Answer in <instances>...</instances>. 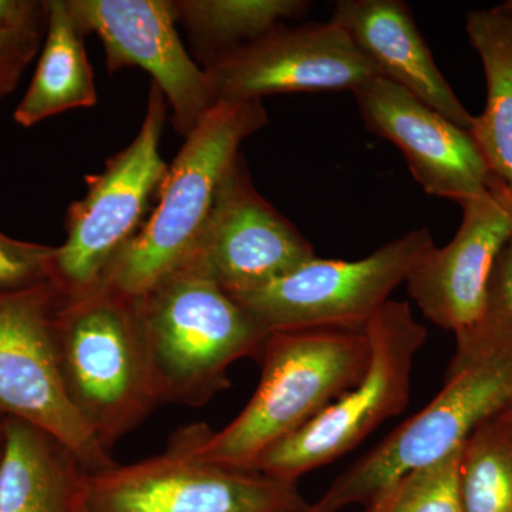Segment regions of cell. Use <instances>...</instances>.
<instances>
[{"label": "cell", "instance_id": "603a6c76", "mask_svg": "<svg viewBox=\"0 0 512 512\" xmlns=\"http://www.w3.org/2000/svg\"><path fill=\"white\" fill-rule=\"evenodd\" d=\"M49 22V0H0V53L33 62Z\"/></svg>", "mask_w": 512, "mask_h": 512}, {"label": "cell", "instance_id": "4316f807", "mask_svg": "<svg viewBox=\"0 0 512 512\" xmlns=\"http://www.w3.org/2000/svg\"><path fill=\"white\" fill-rule=\"evenodd\" d=\"M497 8L505 13L508 18L512 19V0H508V2L503 3V5H498Z\"/></svg>", "mask_w": 512, "mask_h": 512}, {"label": "cell", "instance_id": "4fadbf2b", "mask_svg": "<svg viewBox=\"0 0 512 512\" xmlns=\"http://www.w3.org/2000/svg\"><path fill=\"white\" fill-rule=\"evenodd\" d=\"M315 256L311 242L255 190L239 156L185 265L210 276L229 295H238L295 271Z\"/></svg>", "mask_w": 512, "mask_h": 512}, {"label": "cell", "instance_id": "30bf717a", "mask_svg": "<svg viewBox=\"0 0 512 512\" xmlns=\"http://www.w3.org/2000/svg\"><path fill=\"white\" fill-rule=\"evenodd\" d=\"M62 292L52 282L0 293V414L53 434L89 473L116 466L67 397L55 319Z\"/></svg>", "mask_w": 512, "mask_h": 512}, {"label": "cell", "instance_id": "e0dca14e", "mask_svg": "<svg viewBox=\"0 0 512 512\" xmlns=\"http://www.w3.org/2000/svg\"><path fill=\"white\" fill-rule=\"evenodd\" d=\"M89 471L53 434L5 417L0 512H83Z\"/></svg>", "mask_w": 512, "mask_h": 512}, {"label": "cell", "instance_id": "44dd1931", "mask_svg": "<svg viewBox=\"0 0 512 512\" xmlns=\"http://www.w3.org/2000/svg\"><path fill=\"white\" fill-rule=\"evenodd\" d=\"M466 512H512V423L485 421L464 444L460 464Z\"/></svg>", "mask_w": 512, "mask_h": 512}, {"label": "cell", "instance_id": "7c38bea8", "mask_svg": "<svg viewBox=\"0 0 512 512\" xmlns=\"http://www.w3.org/2000/svg\"><path fill=\"white\" fill-rule=\"evenodd\" d=\"M84 33H96L110 74L146 70L171 107L175 131L187 137L217 104L204 67L177 32L173 0H67Z\"/></svg>", "mask_w": 512, "mask_h": 512}, {"label": "cell", "instance_id": "52a82bcc", "mask_svg": "<svg viewBox=\"0 0 512 512\" xmlns=\"http://www.w3.org/2000/svg\"><path fill=\"white\" fill-rule=\"evenodd\" d=\"M369 367L362 382L329 404L315 419L256 460L252 470L298 483L359 446L392 417L406 410L413 366L427 339L407 302L387 301L366 325Z\"/></svg>", "mask_w": 512, "mask_h": 512}, {"label": "cell", "instance_id": "6da1fadb", "mask_svg": "<svg viewBox=\"0 0 512 512\" xmlns=\"http://www.w3.org/2000/svg\"><path fill=\"white\" fill-rule=\"evenodd\" d=\"M370 355L366 326L269 333L254 396L220 431L194 424L195 453L210 463L252 470L269 447L362 382Z\"/></svg>", "mask_w": 512, "mask_h": 512}, {"label": "cell", "instance_id": "ac0fdd59", "mask_svg": "<svg viewBox=\"0 0 512 512\" xmlns=\"http://www.w3.org/2000/svg\"><path fill=\"white\" fill-rule=\"evenodd\" d=\"M86 33L67 0H49V22L32 82L13 120L30 128L66 111L96 106L97 90L87 57Z\"/></svg>", "mask_w": 512, "mask_h": 512}, {"label": "cell", "instance_id": "484cf974", "mask_svg": "<svg viewBox=\"0 0 512 512\" xmlns=\"http://www.w3.org/2000/svg\"><path fill=\"white\" fill-rule=\"evenodd\" d=\"M30 63L29 60L0 53V101L15 92Z\"/></svg>", "mask_w": 512, "mask_h": 512}, {"label": "cell", "instance_id": "83f0119b", "mask_svg": "<svg viewBox=\"0 0 512 512\" xmlns=\"http://www.w3.org/2000/svg\"><path fill=\"white\" fill-rule=\"evenodd\" d=\"M3 424H5V416L0 414V456H2V448H3Z\"/></svg>", "mask_w": 512, "mask_h": 512}, {"label": "cell", "instance_id": "cb8c5ba5", "mask_svg": "<svg viewBox=\"0 0 512 512\" xmlns=\"http://www.w3.org/2000/svg\"><path fill=\"white\" fill-rule=\"evenodd\" d=\"M55 247L16 239L0 229V293L49 281Z\"/></svg>", "mask_w": 512, "mask_h": 512}, {"label": "cell", "instance_id": "8992f818", "mask_svg": "<svg viewBox=\"0 0 512 512\" xmlns=\"http://www.w3.org/2000/svg\"><path fill=\"white\" fill-rule=\"evenodd\" d=\"M167 113L163 92L151 83L136 138L101 173L86 175V195L67 208L66 239L55 247L49 269V282L63 295L103 284L114 259L146 222L170 167L160 153Z\"/></svg>", "mask_w": 512, "mask_h": 512}, {"label": "cell", "instance_id": "f1b7e54d", "mask_svg": "<svg viewBox=\"0 0 512 512\" xmlns=\"http://www.w3.org/2000/svg\"><path fill=\"white\" fill-rule=\"evenodd\" d=\"M503 416L505 417V419L510 420L512 423V406L510 407V409L507 410V412L503 413Z\"/></svg>", "mask_w": 512, "mask_h": 512}, {"label": "cell", "instance_id": "8fae6325", "mask_svg": "<svg viewBox=\"0 0 512 512\" xmlns=\"http://www.w3.org/2000/svg\"><path fill=\"white\" fill-rule=\"evenodd\" d=\"M217 103L262 101L281 93L353 90L380 76L348 33L332 20L279 25L205 64Z\"/></svg>", "mask_w": 512, "mask_h": 512}, {"label": "cell", "instance_id": "7402d4cb", "mask_svg": "<svg viewBox=\"0 0 512 512\" xmlns=\"http://www.w3.org/2000/svg\"><path fill=\"white\" fill-rule=\"evenodd\" d=\"M461 454L463 447L397 478L365 505V512H466L461 497Z\"/></svg>", "mask_w": 512, "mask_h": 512}, {"label": "cell", "instance_id": "d4e9b609", "mask_svg": "<svg viewBox=\"0 0 512 512\" xmlns=\"http://www.w3.org/2000/svg\"><path fill=\"white\" fill-rule=\"evenodd\" d=\"M507 197L512 210L508 192ZM476 328L491 338L512 343V237L495 262L488 286L487 311Z\"/></svg>", "mask_w": 512, "mask_h": 512}, {"label": "cell", "instance_id": "2e32d148", "mask_svg": "<svg viewBox=\"0 0 512 512\" xmlns=\"http://www.w3.org/2000/svg\"><path fill=\"white\" fill-rule=\"evenodd\" d=\"M330 20L348 33L380 77L470 131L474 116L468 113L444 79L406 3L340 0Z\"/></svg>", "mask_w": 512, "mask_h": 512}, {"label": "cell", "instance_id": "9a60e30c", "mask_svg": "<svg viewBox=\"0 0 512 512\" xmlns=\"http://www.w3.org/2000/svg\"><path fill=\"white\" fill-rule=\"evenodd\" d=\"M352 93L367 130L402 151L427 194L463 204L490 192L493 174L467 130L384 77Z\"/></svg>", "mask_w": 512, "mask_h": 512}, {"label": "cell", "instance_id": "ba28073f", "mask_svg": "<svg viewBox=\"0 0 512 512\" xmlns=\"http://www.w3.org/2000/svg\"><path fill=\"white\" fill-rule=\"evenodd\" d=\"M298 483L210 463L183 427L167 450L137 463L89 473L83 512H303Z\"/></svg>", "mask_w": 512, "mask_h": 512}, {"label": "cell", "instance_id": "d6986e66", "mask_svg": "<svg viewBox=\"0 0 512 512\" xmlns=\"http://www.w3.org/2000/svg\"><path fill=\"white\" fill-rule=\"evenodd\" d=\"M466 29L487 80V104L468 133L512 197V19L497 6L473 10Z\"/></svg>", "mask_w": 512, "mask_h": 512}, {"label": "cell", "instance_id": "9c48e42d", "mask_svg": "<svg viewBox=\"0 0 512 512\" xmlns=\"http://www.w3.org/2000/svg\"><path fill=\"white\" fill-rule=\"evenodd\" d=\"M431 245L426 228L413 229L359 261L315 256L261 288L231 296L269 332L362 329Z\"/></svg>", "mask_w": 512, "mask_h": 512}, {"label": "cell", "instance_id": "5b68a950", "mask_svg": "<svg viewBox=\"0 0 512 512\" xmlns=\"http://www.w3.org/2000/svg\"><path fill=\"white\" fill-rule=\"evenodd\" d=\"M511 406L512 346L454 356L437 396L340 474L309 512L369 504L397 478L460 450Z\"/></svg>", "mask_w": 512, "mask_h": 512}, {"label": "cell", "instance_id": "277c9868", "mask_svg": "<svg viewBox=\"0 0 512 512\" xmlns=\"http://www.w3.org/2000/svg\"><path fill=\"white\" fill-rule=\"evenodd\" d=\"M268 123L262 101L220 103L185 137L136 237L110 265L103 284L136 299L183 268L197 247L242 143Z\"/></svg>", "mask_w": 512, "mask_h": 512}, {"label": "cell", "instance_id": "ffe728a7", "mask_svg": "<svg viewBox=\"0 0 512 512\" xmlns=\"http://www.w3.org/2000/svg\"><path fill=\"white\" fill-rule=\"evenodd\" d=\"M195 55L205 64L249 45L285 20L302 16L305 0H173Z\"/></svg>", "mask_w": 512, "mask_h": 512}, {"label": "cell", "instance_id": "f546056e", "mask_svg": "<svg viewBox=\"0 0 512 512\" xmlns=\"http://www.w3.org/2000/svg\"><path fill=\"white\" fill-rule=\"evenodd\" d=\"M303 512H309V508H308V510H306V511H303Z\"/></svg>", "mask_w": 512, "mask_h": 512}, {"label": "cell", "instance_id": "7a4b0ae2", "mask_svg": "<svg viewBox=\"0 0 512 512\" xmlns=\"http://www.w3.org/2000/svg\"><path fill=\"white\" fill-rule=\"evenodd\" d=\"M55 336L67 397L110 451L161 406L134 299L104 284L62 293Z\"/></svg>", "mask_w": 512, "mask_h": 512}, {"label": "cell", "instance_id": "3957f363", "mask_svg": "<svg viewBox=\"0 0 512 512\" xmlns=\"http://www.w3.org/2000/svg\"><path fill=\"white\" fill-rule=\"evenodd\" d=\"M134 305L161 404L205 406L228 389L235 362L261 359L271 333L191 265L134 299Z\"/></svg>", "mask_w": 512, "mask_h": 512}, {"label": "cell", "instance_id": "5bb4252c", "mask_svg": "<svg viewBox=\"0 0 512 512\" xmlns=\"http://www.w3.org/2000/svg\"><path fill=\"white\" fill-rule=\"evenodd\" d=\"M460 205L457 234L446 247L431 245L406 278L407 292L424 318L454 335L483 320L495 262L512 237L510 201L497 178L487 195Z\"/></svg>", "mask_w": 512, "mask_h": 512}]
</instances>
